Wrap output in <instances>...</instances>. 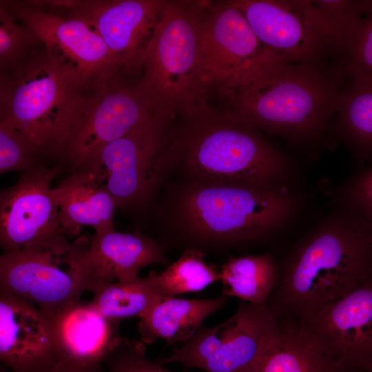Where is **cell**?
Returning <instances> with one entry per match:
<instances>
[{
	"instance_id": "obj_1",
	"label": "cell",
	"mask_w": 372,
	"mask_h": 372,
	"mask_svg": "<svg viewBox=\"0 0 372 372\" xmlns=\"http://www.w3.org/2000/svg\"><path fill=\"white\" fill-rule=\"evenodd\" d=\"M154 206L163 247L197 249L207 256L268 238L297 211L285 184L260 186L169 180Z\"/></svg>"
},
{
	"instance_id": "obj_2",
	"label": "cell",
	"mask_w": 372,
	"mask_h": 372,
	"mask_svg": "<svg viewBox=\"0 0 372 372\" xmlns=\"http://www.w3.org/2000/svg\"><path fill=\"white\" fill-rule=\"evenodd\" d=\"M165 135L160 154L164 184L271 186L285 184L291 164L262 132L231 107L207 102L178 115Z\"/></svg>"
},
{
	"instance_id": "obj_3",
	"label": "cell",
	"mask_w": 372,
	"mask_h": 372,
	"mask_svg": "<svg viewBox=\"0 0 372 372\" xmlns=\"http://www.w3.org/2000/svg\"><path fill=\"white\" fill-rule=\"evenodd\" d=\"M372 276V225L347 205L331 213L281 265L267 304L299 323Z\"/></svg>"
},
{
	"instance_id": "obj_4",
	"label": "cell",
	"mask_w": 372,
	"mask_h": 372,
	"mask_svg": "<svg viewBox=\"0 0 372 372\" xmlns=\"http://www.w3.org/2000/svg\"><path fill=\"white\" fill-rule=\"evenodd\" d=\"M346 76L343 62L271 63L221 94L261 132L295 145L313 143L330 130Z\"/></svg>"
},
{
	"instance_id": "obj_5",
	"label": "cell",
	"mask_w": 372,
	"mask_h": 372,
	"mask_svg": "<svg viewBox=\"0 0 372 372\" xmlns=\"http://www.w3.org/2000/svg\"><path fill=\"white\" fill-rule=\"evenodd\" d=\"M6 72L0 79V125L20 132L41 154L59 156L68 128L92 87L43 48L40 52L34 50Z\"/></svg>"
},
{
	"instance_id": "obj_6",
	"label": "cell",
	"mask_w": 372,
	"mask_h": 372,
	"mask_svg": "<svg viewBox=\"0 0 372 372\" xmlns=\"http://www.w3.org/2000/svg\"><path fill=\"white\" fill-rule=\"evenodd\" d=\"M200 1H166L142 56L139 87L154 114L174 118L207 102L200 34Z\"/></svg>"
},
{
	"instance_id": "obj_7",
	"label": "cell",
	"mask_w": 372,
	"mask_h": 372,
	"mask_svg": "<svg viewBox=\"0 0 372 372\" xmlns=\"http://www.w3.org/2000/svg\"><path fill=\"white\" fill-rule=\"evenodd\" d=\"M90 240L69 242L59 234L0 257V291L29 302L49 313L80 302L93 278L85 261Z\"/></svg>"
},
{
	"instance_id": "obj_8",
	"label": "cell",
	"mask_w": 372,
	"mask_h": 372,
	"mask_svg": "<svg viewBox=\"0 0 372 372\" xmlns=\"http://www.w3.org/2000/svg\"><path fill=\"white\" fill-rule=\"evenodd\" d=\"M173 118L154 114L107 143L76 169L90 174L125 212L155 205L163 183L160 154Z\"/></svg>"
},
{
	"instance_id": "obj_9",
	"label": "cell",
	"mask_w": 372,
	"mask_h": 372,
	"mask_svg": "<svg viewBox=\"0 0 372 372\" xmlns=\"http://www.w3.org/2000/svg\"><path fill=\"white\" fill-rule=\"evenodd\" d=\"M270 63H322L341 54L335 32L314 1L231 0Z\"/></svg>"
},
{
	"instance_id": "obj_10",
	"label": "cell",
	"mask_w": 372,
	"mask_h": 372,
	"mask_svg": "<svg viewBox=\"0 0 372 372\" xmlns=\"http://www.w3.org/2000/svg\"><path fill=\"white\" fill-rule=\"evenodd\" d=\"M137 73L123 72L90 88L69 128L59 156L74 169L107 143L123 136L154 113L143 93Z\"/></svg>"
},
{
	"instance_id": "obj_11",
	"label": "cell",
	"mask_w": 372,
	"mask_h": 372,
	"mask_svg": "<svg viewBox=\"0 0 372 372\" xmlns=\"http://www.w3.org/2000/svg\"><path fill=\"white\" fill-rule=\"evenodd\" d=\"M202 61L211 90L235 88L271 63L242 13L231 1H200Z\"/></svg>"
},
{
	"instance_id": "obj_12",
	"label": "cell",
	"mask_w": 372,
	"mask_h": 372,
	"mask_svg": "<svg viewBox=\"0 0 372 372\" xmlns=\"http://www.w3.org/2000/svg\"><path fill=\"white\" fill-rule=\"evenodd\" d=\"M8 5L14 16L33 32L47 54L74 70L90 87L110 81L123 72H132L81 19L64 17L30 1Z\"/></svg>"
},
{
	"instance_id": "obj_13",
	"label": "cell",
	"mask_w": 372,
	"mask_h": 372,
	"mask_svg": "<svg viewBox=\"0 0 372 372\" xmlns=\"http://www.w3.org/2000/svg\"><path fill=\"white\" fill-rule=\"evenodd\" d=\"M297 324L348 369L371 371L372 276Z\"/></svg>"
},
{
	"instance_id": "obj_14",
	"label": "cell",
	"mask_w": 372,
	"mask_h": 372,
	"mask_svg": "<svg viewBox=\"0 0 372 372\" xmlns=\"http://www.w3.org/2000/svg\"><path fill=\"white\" fill-rule=\"evenodd\" d=\"M59 171V167L38 165L23 172L15 184L1 191L0 245L3 254L63 234L51 187Z\"/></svg>"
},
{
	"instance_id": "obj_15",
	"label": "cell",
	"mask_w": 372,
	"mask_h": 372,
	"mask_svg": "<svg viewBox=\"0 0 372 372\" xmlns=\"http://www.w3.org/2000/svg\"><path fill=\"white\" fill-rule=\"evenodd\" d=\"M68 1L69 16L90 26L127 70H140L165 0Z\"/></svg>"
},
{
	"instance_id": "obj_16",
	"label": "cell",
	"mask_w": 372,
	"mask_h": 372,
	"mask_svg": "<svg viewBox=\"0 0 372 372\" xmlns=\"http://www.w3.org/2000/svg\"><path fill=\"white\" fill-rule=\"evenodd\" d=\"M57 355L46 315L37 306L0 291V359L12 372H33Z\"/></svg>"
},
{
	"instance_id": "obj_17",
	"label": "cell",
	"mask_w": 372,
	"mask_h": 372,
	"mask_svg": "<svg viewBox=\"0 0 372 372\" xmlns=\"http://www.w3.org/2000/svg\"><path fill=\"white\" fill-rule=\"evenodd\" d=\"M85 261L93 277L92 288L101 282L135 280L140 277L139 271L147 265H169L157 239L139 231L117 232L114 227L96 231L91 236Z\"/></svg>"
},
{
	"instance_id": "obj_18",
	"label": "cell",
	"mask_w": 372,
	"mask_h": 372,
	"mask_svg": "<svg viewBox=\"0 0 372 372\" xmlns=\"http://www.w3.org/2000/svg\"><path fill=\"white\" fill-rule=\"evenodd\" d=\"M45 314L57 355L76 361L103 364L121 335L119 322L105 318L90 302H76Z\"/></svg>"
},
{
	"instance_id": "obj_19",
	"label": "cell",
	"mask_w": 372,
	"mask_h": 372,
	"mask_svg": "<svg viewBox=\"0 0 372 372\" xmlns=\"http://www.w3.org/2000/svg\"><path fill=\"white\" fill-rule=\"evenodd\" d=\"M232 327L218 350L199 369L206 372H253L277 318L267 302L242 301L231 316Z\"/></svg>"
},
{
	"instance_id": "obj_20",
	"label": "cell",
	"mask_w": 372,
	"mask_h": 372,
	"mask_svg": "<svg viewBox=\"0 0 372 372\" xmlns=\"http://www.w3.org/2000/svg\"><path fill=\"white\" fill-rule=\"evenodd\" d=\"M61 233L77 236L85 226L95 231L112 228L117 204L88 172H74L52 188Z\"/></svg>"
},
{
	"instance_id": "obj_21",
	"label": "cell",
	"mask_w": 372,
	"mask_h": 372,
	"mask_svg": "<svg viewBox=\"0 0 372 372\" xmlns=\"http://www.w3.org/2000/svg\"><path fill=\"white\" fill-rule=\"evenodd\" d=\"M253 372L355 371L331 357L297 323L278 320Z\"/></svg>"
},
{
	"instance_id": "obj_22",
	"label": "cell",
	"mask_w": 372,
	"mask_h": 372,
	"mask_svg": "<svg viewBox=\"0 0 372 372\" xmlns=\"http://www.w3.org/2000/svg\"><path fill=\"white\" fill-rule=\"evenodd\" d=\"M331 125L359 163L372 159V74L345 65Z\"/></svg>"
},
{
	"instance_id": "obj_23",
	"label": "cell",
	"mask_w": 372,
	"mask_h": 372,
	"mask_svg": "<svg viewBox=\"0 0 372 372\" xmlns=\"http://www.w3.org/2000/svg\"><path fill=\"white\" fill-rule=\"evenodd\" d=\"M227 298L224 295L205 299L163 298L139 318L140 339L145 344L158 339L167 344H185L208 316L225 306Z\"/></svg>"
},
{
	"instance_id": "obj_24",
	"label": "cell",
	"mask_w": 372,
	"mask_h": 372,
	"mask_svg": "<svg viewBox=\"0 0 372 372\" xmlns=\"http://www.w3.org/2000/svg\"><path fill=\"white\" fill-rule=\"evenodd\" d=\"M223 295L254 304L267 302L278 278V264L269 252L230 256L220 269Z\"/></svg>"
},
{
	"instance_id": "obj_25",
	"label": "cell",
	"mask_w": 372,
	"mask_h": 372,
	"mask_svg": "<svg viewBox=\"0 0 372 372\" xmlns=\"http://www.w3.org/2000/svg\"><path fill=\"white\" fill-rule=\"evenodd\" d=\"M158 273L152 270L147 276L131 282L114 281L96 284L91 289V303L107 319L121 320L141 318L163 297L158 288Z\"/></svg>"
},
{
	"instance_id": "obj_26",
	"label": "cell",
	"mask_w": 372,
	"mask_h": 372,
	"mask_svg": "<svg viewBox=\"0 0 372 372\" xmlns=\"http://www.w3.org/2000/svg\"><path fill=\"white\" fill-rule=\"evenodd\" d=\"M205 254L197 249L183 251L175 262L158 275V288L163 298L199 292L220 281V270L205 262Z\"/></svg>"
},
{
	"instance_id": "obj_27",
	"label": "cell",
	"mask_w": 372,
	"mask_h": 372,
	"mask_svg": "<svg viewBox=\"0 0 372 372\" xmlns=\"http://www.w3.org/2000/svg\"><path fill=\"white\" fill-rule=\"evenodd\" d=\"M8 3H0V65L7 71L20 63L39 43L33 32L24 23L20 25Z\"/></svg>"
},
{
	"instance_id": "obj_28",
	"label": "cell",
	"mask_w": 372,
	"mask_h": 372,
	"mask_svg": "<svg viewBox=\"0 0 372 372\" xmlns=\"http://www.w3.org/2000/svg\"><path fill=\"white\" fill-rule=\"evenodd\" d=\"M332 27L342 55L369 9L371 1H314Z\"/></svg>"
},
{
	"instance_id": "obj_29",
	"label": "cell",
	"mask_w": 372,
	"mask_h": 372,
	"mask_svg": "<svg viewBox=\"0 0 372 372\" xmlns=\"http://www.w3.org/2000/svg\"><path fill=\"white\" fill-rule=\"evenodd\" d=\"M41 154L18 130L0 125V173L30 170L39 165L37 155Z\"/></svg>"
},
{
	"instance_id": "obj_30",
	"label": "cell",
	"mask_w": 372,
	"mask_h": 372,
	"mask_svg": "<svg viewBox=\"0 0 372 372\" xmlns=\"http://www.w3.org/2000/svg\"><path fill=\"white\" fill-rule=\"evenodd\" d=\"M107 372H172L145 358V344L121 335L104 361Z\"/></svg>"
},
{
	"instance_id": "obj_31",
	"label": "cell",
	"mask_w": 372,
	"mask_h": 372,
	"mask_svg": "<svg viewBox=\"0 0 372 372\" xmlns=\"http://www.w3.org/2000/svg\"><path fill=\"white\" fill-rule=\"evenodd\" d=\"M343 60L345 65L372 74V1L359 23Z\"/></svg>"
},
{
	"instance_id": "obj_32",
	"label": "cell",
	"mask_w": 372,
	"mask_h": 372,
	"mask_svg": "<svg viewBox=\"0 0 372 372\" xmlns=\"http://www.w3.org/2000/svg\"><path fill=\"white\" fill-rule=\"evenodd\" d=\"M339 197L372 225V164L343 185Z\"/></svg>"
},
{
	"instance_id": "obj_33",
	"label": "cell",
	"mask_w": 372,
	"mask_h": 372,
	"mask_svg": "<svg viewBox=\"0 0 372 372\" xmlns=\"http://www.w3.org/2000/svg\"><path fill=\"white\" fill-rule=\"evenodd\" d=\"M103 363H87L57 355L50 362L33 372H106Z\"/></svg>"
},
{
	"instance_id": "obj_34",
	"label": "cell",
	"mask_w": 372,
	"mask_h": 372,
	"mask_svg": "<svg viewBox=\"0 0 372 372\" xmlns=\"http://www.w3.org/2000/svg\"><path fill=\"white\" fill-rule=\"evenodd\" d=\"M0 372H12V371H9L8 369L5 368L4 366H1Z\"/></svg>"
},
{
	"instance_id": "obj_35",
	"label": "cell",
	"mask_w": 372,
	"mask_h": 372,
	"mask_svg": "<svg viewBox=\"0 0 372 372\" xmlns=\"http://www.w3.org/2000/svg\"><path fill=\"white\" fill-rule=\"evenodd\" d=\"M369 372H372V370H371V371H369Z\"/></svg>"
}]
</instances>
